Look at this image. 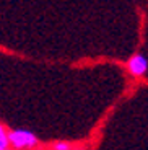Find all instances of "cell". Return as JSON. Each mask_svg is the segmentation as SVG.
Listing matches in <instances>:
<instances>
[{
  "label": "cell",
  "mask_w": 148,
  "mask_h": 150,
  "mask_svg": "<svg viewBox=\"0 0 148 150\" xmlns=\"http://www.w3.org/2000/svg\"><path fill=\"white\" fill-rule=\"evenodd\" d=\"M8 142L13 150H33L39 145L37 135L26 129H13L8 132Z\"/></svg>",
  "instance_id": "cell-1"
},
{
  "label": "cell",
  "mask_w": 148,
  "mask_h": 150,
  "mask_svg": "<svg viewBox=\"0 0 148 150\" xmlns=\"http://www.w3.org/2000/svg\"><path fill=\"white\" fill-rule=\"evenodd\" d=\"M127 70H129V74L132 75V77H135V79L143 77L148 72V59L140 52L133 54V56L127 60Z\"/></svg>",
  "instance_id": "cell-2"
},
{
  "label": "cell",
  "mask_w": 148,
  "mask_h": 150,
  "mask_svg": "<svg viewBox=\"0 0 148 150\" xmlns=\"http://www.w3.org/2000/svg\"><path fill=\"white\" fill-rule=\"evenodd\" d=\"M73 145L70 142H65V140H59V142H54L51 145V150H72Z\"/></svg>",
  "instance_id": "cell-3"
},
{
  "label": "cell",
  "mask_w": 148,
  "mask_h": 150,
  "mask_svg": "<svg viewBox=\"0 0 148 150\" xmlns=\"http://www.w3.org/2000/svg\"><path fill=\"white\" fill-rule=\"evenodd\" d=\"M0 147H10V142H8V134L5 131V127L0 124Z\"/></svg>",
  "instance_id": "cell-4"
},
{
  "label": "cell",
  "mask_w": 148,
  "mask_h": 150,
  "mask_svg": "<svg viewBox=\"0 0 148 150\" xmlns=\"http://www.w3.org/2000/svg\"><path fill=\"white\" fill-rule=\"evenodd\" d=\"M72 150H88V149H86V147H73Z\"/></svg>",
  "instance_id": "cell-5"
},
{
  "label": "cell",
  "mask_w": 148,
  "mask_h": 150,
  "mask_svg": "<svg viewBox=\"0 0 148 150\" xmlns=\"http://www.w3.org/2000/svg\"><path fill=\"white\" fill-rule=\"evenodd\" d=\"M0 150H11L10 147H0Z\"/></svg>",
  "instance_id": "cell-6"
}]
</instances>
